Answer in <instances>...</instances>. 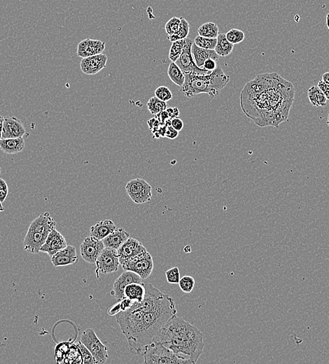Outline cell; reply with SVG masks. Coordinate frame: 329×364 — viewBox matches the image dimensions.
Wrapping results in <instances>:
<instances>
[{
  "instance_id": "cell-48",
  "label": "cell",
  "mask_w": 329,
  "mask_h": 364,
  "mask_svg": "<svg viewBox=\"0 0 329 364\" xmlns=\"http://www.w3.org/2000/svg\"><path fill=\"white\" fill-rule=\"evenodd\" d=\"M4 117L0 116V140L2 139L3 125H4Z\"/></svg>"
},
{
  "instance_id": "cell-44",
  "label": "cell",
  "mask_w": 329,
  "mask_h": 364,
  "mask_svg": "<svg viewBox=\"0 0 329 364\" xmlns=\"http://www.w3.org/2000/svg\"><path fill=\"white\" fill-rule=\"evenodd\" d=\"M171 125L177 131H181L184 128V122L179 117L171 119Z\"/></svg>"
},
{
  "instance_id": "cell-5",
  "label": "cell",
  "mask_w": 329,
  "mask_h": 364,
  "mask_svg": "<svg viewBox=\"0 0 329 364\" xmlns=\"http://www.w3.org/2000/svg\"><path fill=\"white\" fill-rule=\"evenodd\" d=\"M143 357L146 364H193L190 359L178 355L162 344L155 342L146 346Z\"/></svg>"
},
{
  "instance_id": "cell-15",
  "label": "cell",
  "mask_w": 329,
  "mask_h": 364,
  "mask_svg": "<svg viewBox=\"0 0 329 364\" xmlns=\"http://www.w3.org/2000/svg\"><path fill=\"white\" fill-rule=\"evenodd\" d=\"M108 57L103 53L82 58L80 64L81 71L87 75H94L105 68Z\"/></svg>"
},
{
  "instance_id": "cell-40",
  "label": "cell",
  "mask_w": 329,
  "mask_h": 364,
  "mask_svg": "<svg viewBox=\"0 0 329 364\" xmlns=\"http://www.w3.org/2000/svg\"><path fill=\"white\" fill-rule=\"evenodd\" d=\"M155 96L161 100L167 102L172 99V93L166 86H160L155 91Z\"/></svg>"
},
{
  "instance_id": "cell-45",
  "label": "cell",
  "mask_w": 329,
  "mask_h": 364,
  "mask_svg": "<svg viewBox=\"0 0 329 364\" xmlns=\"http://www.w3.org/2000/svg\"><path fill=\"white\" fill-rule=\"evenodd\" d=\"M317 86L322 91L325 97H327V100L329 101V85L326 84L323 80L321 79L317 84Z\"/></svg>"
},
{
  "instance_id": "cell-32",
  "label": "cell",
  "mask_w": 329,
  "mask_h": 364,
  "mask_svg": "<svg viewBox=\"0 0 329 364\" xmlns=\"http://www.w3.org/2000/svg\"><path fill=\"white\" fill-rule=\"evenodd\" d=\"M133 303H134L133 300L127 298L118 300L117 303L112 305V306L108 308L107 313H108L110 316H115V315H117L118 313H121V312L129 309L130 307L133 305Z\"/></svg>"
},
{
  "instance_id": "cell-46",
  "label": "cell",
  "mask_w": 329,
  "mask_h": 364,
  "mask_svg": "<svg viewBox=\"0 0 329 364\" xmlns=\"http://www.w3.org/2000/svg\"><path fill=\"white\" fill-rule=\"evenodd\" d=\"M216 68H217V66H216V61L212 59L207 60L205 62L204 65H203V68L208 70V71L212 72Z\"/></svg>"
},
{
  "instance_id": "cell-36",
  "label": "cell",
  "mask_w": 329,
  "mask_h": 364,
  "mask_svg": "<svg viewBox=\"0 0 329 364\" xmlns=\"http://www.w3.org/2000/svg\"><path fill=\"white\" fill-rule=\"evenodd\" d=\"M226 37L233 45L240 43L245 38V35L242 30L238 29H231L226 34Z\"/></svg>"
},
{
  "instance_id": "cell-22",
  "label": "cell",
  "mask_w": 329,
  "mask_h": 364,
  "mask_svg": "<svg viewBox=\"0 0 329 364\" xmlns=\"http://www.w3.org/2000/svg\"><path fill=\"white\" fill-rule=\"evenodd\" d=\"M130 238V234L123 228H117L109 236L102 240L105 247L118 250L120 246Z\"/></svg>"
},
{
  "instance_id": "cell-54",
  "label": "cell",
  "mask_w": 329,
  "mask_h": 364,
  "mask_svg": "<svg viewBox=\"0 0 329 364\" xmlns=\"http://www.w3.org/2000/svg\"><path fill=\"white\" fill-rule=\"evenodd\" d=\"M1 168H0V174H1Z\"/></svg>"
},
{
  "instance_id": "cell-37",
  "label": "cell",
  "mask_w": 329,
  "mask_h": 364,
  "mask_svg": "<svg viewBox=\"0 0 329 364\" xmlns=\"http://www.w3.org/2000/svg\"><path fill=\"white\" fill-rule=\"evenodd\" d=\"M179 286L182 291L187 293H190L194 289V278L188 275L184 276L182 279H180Z\"/></svg>"
},
{
  "instance_id": "cell-28",
  "label": "cell",
  "mask_w": 329,
  "mask_h": 364,
  "mask_svg": "<svg viewBox=\"0 0 329 364\" xmlns=\"http://www.w3.org/2000/svg\"><path fill=\"white\" fill-rule=\"evenodd\" d=\"M309 102L314 107H324L327 104V99L317 86L309 88L307 91Z\"/></svg>"
},
{
  "instance_id": "cell-29",
  "label": "cell",
  "mask_w": 329,
  "mask_h": 364,
  "mask_svg": "<svg viewBox=\"0 0 329 364\" xmlns=\"http://www.w3.org/2000/svg\"><path fill=\"white\" fill-rule=\"evenodd\" d=\"M167 74H168L169 78H170L171 81L174 84L180 86V87H182L184 84H185V73L179 68L178 65L176 64L175 63H174V62H172L169 65Z\"/></svg>"
},
{
  "instance_id": "cell-2",
  "label": "cell",
  "mask_w": 329,
  "mask_h": 364,
  "mask_svg": "<svg viewBox=\"0 0 329 364\" xmlns=\"http://www.w3.org/2000/svg\"><path fill=\"white\" fill-rule=\"evenodd\" d=\"M152 342L162 344L195 364L204 349L203 334L196 326L177 315L161 328Z\"/></svg>"
},
{
  "instance_id": "cell-39",
  "label": "cell",
  "mask_w": 329,
  "mask_h": 364,
  "mask_svg": "<svg viewBox=\"0 0 329 364\" xmlns=\"http://www.w3.org/2000/svg\"><path fill=\"white\" fill-rule=\"evenodd\" d=\"M76 346L79 347L80 351H81V354H82L83 364H96V361L94 359V356L91 353L89 349L84 345L81 341L76 344Z\"/></svg>"
},
{
  "instance_id": "cell-9",
  "label": "cell",
  "mask_w": 329,
  "mask_h": 364,
  "mask_svg": "<svg viewBox=\"0 0 329 364\" xmlns=\"http://www.w3.org/2000/svg\"><path fill=\"white\" fill-rule=\"evenodd\" d=\"M123 270L131 271L140 276L142 280L147 279L154 269L152 256L148 251L136 256L122 265Z\"/></svg>"
},
{
  "instance_id": "cell-17",
  "label": "cell",
  "mask_w": 329,
  "mask_h": 364,
  "mask_svg": "<svg viewBox=\"0 0 329 364\" xmlns=\"http://www.w3.org/2000/svg\"><path fill=\"white\" fill-rule=\"evenodd\" d=\"M105 42L100 40L86 39L79 42L76 53L78 56L82 58L101 54L105 49Z\"/></svg>"
},
{
  "instance_id": "cell-8",
  "label": "cell",
  "mask_w": 329,
  "mask_h": 364,
  "mask_svg": "<svg viewBox=\"0 0 329 364\" xmlns=\"http://www.w3.org/2000/svg\"><path fill=\"white\" fill-rule=\"evenodd\" d=\"M185 45L184 47L183 51L181 54L180 58L175 62L176 64L178 65L179 68L182 70L184 73L187 74H193L197 75L209 74L211 71L199 68L195 64V60L193 59V55L191 53V47L193 41L190 38L185 39Z\"/></svg>"
},
{
  "instance_id": "cell-43",
  "label": "cell",
  "mask_w": 329,
  "mask_h": 364,
  "mask_svg": "<svg viewBox=\"0 0 329 364\" xmlns=\"http://www.w3.org/2000/svg\"><path fill=\"white\" fill-rule=\"evenodd\" d=\"M179 135V131L176 130L172 125H167L166 129L165 137L170 140H175Z\"/></svg>"
},
{
  "instance_id": "cell-41",
  "label": "cell",
  "mask_w": 329,
  "mask_h": 364,
  "mask_svg": "<svg viewBox=\"0 0 329 364\" xmlns=\"http://www.w3.org/2000/svg\"><path fill=\"white\" fill-rule=\"evenodd\" d=\"M166 279L170 284H179L180 280V272L179 267H175L165 272Z\"/></svg>"
},
{
  "instance_id": "cell-13",
  "label": "cell",
  "mask_w": 329,
  "mask_h": 364,
  "mask_svg": "<svg viewBox=\"0 0 329 364\" xmlns=\"http://www.w3.org/2000/svg\"><path fill=\"white\" fill-rule=\"evenodd\" d=\"M117 251L119 256L120 264L122 266L147 250L141 242L130 237Z\"/></svg>"
},
{
  "instance_id": "cell-34",
  "label": "cell",
  "mask_w": 329,
  "mask_h": 364,
  "mask_svg": "<svg viewBox=\"0 0 329 364\" xmlns=\"http://www.w3.org/2000/svg\"><path fill=\"white\" fill-rule=\"evenodd\" d=\"M185 42V40H182L172 42V45L170 47V52H169V58H170L171 61L175 63L177 60L180 58L182 51H183Z\"/></svg>"
},
{
  "instance_id": "cell-27",
  "label": "cell",
  "mask_w": 329,
  "mask_h": 364,
  "mask_svg": "<svg viewBox=\"0 0 329 364\" xmlns=\"http://www.w3.org/2000/svg\"><path fill=\"white\" fill-rule=\"evenodd\" d=\"M216 39L217 43L214 49L215 52L221 57L228 56L231 54L234 50V45L226 39V34L220 33Z\"/></svg>"
},
{
  "instance_id": "cell-52",
  "label": "cell",
  "mask_w": 329,
  "mask_h": 364,
  "mask_svg": "<svg viewBox=\"0 0 329 364\" xmlns=\"http://www.w3.org/2000/svg\"><path fill=\"white\" fill-rule=\"evenodd\" d=\"M5 210L4 206L2 205V202H0V212H4Z\"/></svg>"
},
{
  "instance_id": "cell-7",
  "label": "cell",
  "mask_w": 329,
  "mask_h": 364,
  "mask_svg": "<svg viewBox=\"0 0 329 364\" xmlns=\"http://www.w3.org/2000/svg\"><path fill=\"white\" fill-rule=\"evenodd\" d=\"M125 191L130 199L136 204H144L151 201L152 188L143 179H135L127 183Z\"/></svg>"
},
{
  "instance_id": "cell-31",
  "label": "cell",
  "mask_w": 329,
  "mask_h": 364,
  "mask_svg": "<svg viewBox=\"0 0 329 364\" xmlns=\"http://www.w3.org/2000/svg\"><path fill=\"white\" fill-rule=\"evenodd\" d=\"M180 27L179 28L178 32L174 34V35L167 36V40L170 41V42H174L176 41L185 40L189 34L190 25L188 21L183 17L180 18Z\"/></svg>"
},
{
  "instance_id": "cell-18",
  "label": "cell",
  "mask_w": 329,
  "mask_h": 364,
  "mask_svg": "<svg viewBox=\"0 0 329 364\" xmlns=\"http://www.w3.org/2000/svg\"><path fill=\"white\" fill-rule=\"evenodd\" d=\"M26 130L24 124L14 117H4L2 139L24 138Z\"/></svg>"
},
{
  "instance_id": "cell-1",
  "label": "cell",
  "mask_w": 329,
  "mask_h": 364,
  "mask_svg": "<svg viewBox=\"0 0 329 364\" xmlns=\"http://www.w3.org/2000/svg\"><path fill=\"white\" fill-rule=\"evenodd\" d=\"M294 96L292 83L277 73H265L247 83L239 99L242 112L256 125L278 128L288 120Z\"/></svg>"
},
{
  "instance_id": "cell-24",
  "label": "cell",
  "mask_w": 329,
  "mask_h": 364,
  "mask_svg": "<svg viewBox=\"0 0 329 364\" xmlns=\"http://www.w3.org/2000/svg\"><path fill=\"white\" fill-rule=\"evenodd\" d=\"M116 228L117 226L112 220H104V221L97 222L95 225L91 226L90 236L94 237L95 239L102 241L104 238L115 231Z\"/></svg>"
},
{
  "instance_id": "cell-47",
  "label": "cell",
  "mask_w": 329,
  "mask_h": 364,
  "mask_svg": "<svg viewBox=\"0 0 329 364\" xmlns=\"http://www.w3.org/2000/svg\"><path fill=\"white\" fill-rule=\"evenodd\" d=\"M166 111H167V114H168L170 119L176 118V117H179V116H180V109L177 108V107H172V108L168 109L167 108Z\"/></svg>"
},
{
  "instance_id": "cell-14",
  "label": "cell",
  "mask_w": 329,
  "mask_h": 364,
  "mask_svg": "<svg viewBox=\"0 0 329 364\" xmlns=\"http://www.w3.org/2000/svg\"><path fill=\"white\" fill-rule=\"evenodd\" d=\"M133 282L141 283V282H142V279L135 272H131V271L124 270V272L115 280L111 293L112 295H114V297L117 300L123 299L125 298L124 290L125 287L130 283H133Z\"/></svg>"
},
{
  "instance_id": "cell-30",
  "label": "cell",
  "mask_w": 329,
  "mask_h": 364,
  "mask_svg": "<svg viewBox=\"0 0 329 364\" xmlns=\"http://www.w3.org/2000/svg\"><path fill=\"white\" fill-rule=\"evenodd\" d=\"M198 35L206 38L216 39L219 35V27L214 23L203 24L198 30Z\"/></svg>"
},
{
  "instance_id": "cell-16",
  "label": "cell",
  "mask_w": 329,
  "mask_h": 364,
  "mask_svg": "<svg viewBox=\"0 0 329 364\" xmlns=\"http://www.w3.org/2000/svg\"><path fill=\"white\" fill-rule=\"evenodd\" d=\"M67 246L68 244L65 237L55 228L48 234L45 244L41 248L40 251L47 253L50 257H51Z\"/></svg>"
},
{
  "instance_id": "cell-53",
  "label": "cell",
  "mask_w": 329,
  "mask_h": 364,
  "mask_svg": "<svg viewBox=\"0 0 329 364\" xmlns=\"http://www.w3.org/2000/svg\"><path fill=\"white\" fill-rule=\"evenodd\" d=\"M327 124H328V125L329 126V113L328 115V120H327Z\"/></svg>"
},
{
  "instance_id": "cell-4",
  "label": "cell",
  "mask_w": 329,
  "mask_h": 364,
  "mask_svg": "<svg viewBox=\"0 0 329 364\" xmlns=\"http://www.w3.org/2000/svg\"><path fill=\"white\" fill-rule=\"evenodd\" d=\"M144 314L139 302L134 301L129 309L117 315V323L128 340L130 352L138 357H143L145 350L142 342Z\"/></svg>"
},
{
  "instance_id": "cell-3",
  "label": "cell",
  "mask_w": 329,
  "mask_h": 364,
  "mask_svg": "<svg viewBox=\"0 0 329 364\" xmlns=\"http://www.w3.org/2000/svg\"><path fill=\"white\" fill-rule=\"evenodd\" d=\"M185 82L180 91L188 98L200 94H207L211 99L214 98L230 81V76L225 74L221 67H217L209 74L185 73Z\"/></svg>"
},
{
  "instance_id": "cell-11",
  "label": "cell",
  "mask_w": 329,
  "mask_h": 364,
  "mask_svg": "<svg viewBox=\"0 0 329 364\" xmlns=\"http://www.w3.org/2000/svg\"><path fill=\"white\" fill-rule=\"evenodd\" d=\"M95 264L97 266L96 274L97 277H99V272L104 275H108L117 272L120 265L118 251L112 248L105 247L97 258Z\"/></svg>"
},
{
  "instance_id": "cell-10",
  "label": "cell",
  "mask_w": 329,
  "mask_h": 364,
  "mask_svg": "<svg viewBox=\"0 0 329 364\" xmlns=\"http://www.w3.org/2000/svg\"><path fill=\"white\" fill-rule=\"evenodd\" d=\"M144 284L145 287L144 299L142 301L139 302V303L140 308L144 313L156 309L172 298L170 295L162 293L149 282H145Z\"/></svg>"
},
{
  "instance_id": "cell-25",
  "label": "cell",
  "mask_w": 329,
  "mask_h": 364,
  "mask_svg": "<svg viewBox=\"0 0 329 364\" xmlns=\"http://www.w3.org/2000/svg\"><path fill=\"white\" fill-rule=\"evenodd\" d=\"M25 147L24 138L1 139L0 140V149L6 154L20 153Z\"/></svg>"
},
{
  "instance_id": "cell-49",
  "label": "cell",
  "mask_w": 329,
  "mask_h": 364,
  "mask_svg": "<svg viewBox=\"0 0 329 364\" xmlns=\"http://www.w3.org/2000/svg\"><path fill=\"white\" fill-rule=\"evenodd\" d=\"M322 80L326 83V84L329 85V72L328 73H324L322 74Z\"/></svg>"
},
{
  "instance_id": "cell-21",
  "label": "cell",
  "mask_w": 329,
  "mask_h": 364,
  "mask_svg": "<svg viewBox=\"0 0 329 364\" xmlns=\"http://www.w3.org/2000/svg\"><path fill=\"white\" fill-rule=\"evenodd\" d=\"M48 236L28 230L24 238V249L30 254H38Z\"/></svg>"
},
{
  "instance_id": "cell-38",
  "label": "cell",
  "mask_w": 329,
  "mask_h": 364,
  "mask_svg": "<svg viewBox=\"0 0 329 364\" xmlns=\"http://www.w3.org/2000/svg\"><path fill=\"white\" fill-rule=\"evenodd\" d=\"M180 18L172 17L170 20L167 21V24L164 26V30H165L167 36L177 33L178 32L179 28H180Z\"/></svg>"
},
{
  "instance_id": "cell-19",
  "label": "cell",
  "mask_w": 329,
  "mask_h": 364,
  "mask_svg": "<svg viewBox=\"0 0 329 364\" xmlns=\"http://www.w3.org/2000/svg\"><path fill=\"white\" fill-rule=\"evenodd\" d=\"M55 226L56 221L54 218L50 216L49 212H45L32 221L28 230L48 236L50 232L55 229Z\"/></svg>"
},
{
  "instance_id": "cell-23",
  "label": "cell",
  "mask_w": 329,
  "mask_h": 364,
  "mask_svg": "<svg viewBox=\"0 0 329 364\" xmlns=\"http://www.w3.org/2000/svg\"><path fill=\"white\" fill-rule=\"evenodd\" d=\"M191 53L195 64L199 68H203V65L207 60L212 59L216 62L219 60V55L215 52L214 50L200 48L195 45L194 42L192 45Z\"/></svg>"
},
{
  "instance_id": "cell-6",
  "label": "cell",
  "mask_w": 329,
  "mask_h": 364,
  "mask_svg": "<svg viewBox=\"0 0 329 364\" xmlns=\"http://www.w3.org/2000/svg\"><path fill=\"white\" fill-rule=\"evenodd\" d=\"M80 341L89 349L97 364H105L108 359V347L105 345L92 329H87L82 333Z\"/></svg>"
},
{
  "instance_id": "cell-50",
  "label": "cell",
  "mask_w": 329,
  "mask_h": 364,
  "mask_svg": "<svg viewBox=\"0 0 329 364\" xmlns=\"http://www.w3.org/2000/svg\"><path fill=\"white\" fill-rule=\"evenodd\" d=\"M191 249H190V246H187L185 248V251L186 253H190Z\"/></svg>"
},
{
  "instance_id": "cell-12",
  "label": "cell",
  "mask_w": 329,
  "mask_h": 364,
  "mask_svg": "<svg viewBox=\"0 0 329 364\" xmlns=\"http://www.w3.org/2000/svg\"><path fill=\"white\" fill-rule=\"evenodd\" d=\"M105 249L103 242L94 237H87L80 245L81 257L89 264H95L97 258Z\"/></svg>"
},
{
  "instance_id": "cell-33",
  "label": "cell",
  "mask_w": 329,
  "mask_h": 364,
  "mask_svg": "<svg viewBox=\"0 0 329 364\" xmlns=\"http://www.w3.org/2000/svg\"><path fill=\"white\" fill-rule=\"evenodd\" d=\"M146 106H147L150 113L154 114V115H157V114L161 113L167 108V102L161 100L156 96L149 99Z\"/></svg>"
},
{
  "instance_id": "cell-51",
  "label": "cell",
  "mask_w": 329,
  "mask_h": 364,
  "mask_svg": "<svg viewBox=\"0 0 329 364\" xmlns=\"http://www.w3.org/2000/svg\"><path fill=\"white\" fill-rule=\"evenodd\" d=\"M326 20H327V25L329 30V14H327V17H326Z\"/></svg>"
},
{
  "instance_id": "cell-20",
  "label": "cell",
  "mask_w": 329,
  "mask_h": 364,
  "mask_svg": "<svg viewBox=\"0 0 329 364\" xmlns=\"http://www.w3.org/2000/svg\"><path fill=\"white\" fill-rule=\"evenodd\" d=\"M50 261L55 267L71 265L77 262L78 256L74 246L68 245L64 249L58 251L50 257Z\"/></svg>"
},
{
  "instance_id": "cell-35",
  "label": "cell",
  "mask_w": 329,
  "mask_h": 364,
  "mask_svg": "<svg viewBox=\"0 0 329 364\" xmlns=\"http://www.w3.org/2000/svg\"><path fill=\"white\" fill-rule=\"evenodd\" d=\"M193 42L197 47L205 49L214 50L217 43V39L206 38V37H200L198 35L195 37Z\"/></svg>"
},
{
  "instance_id": "cell-26",
  "label": "cell",
  "mask_w": 329,
  "mask_h": 364,
  "mask_svg": "<svg viewBox=\"0 0 329 364\" xmlns=\"http://www.w3.org/2000/svg\"><path fill=\"white\" fill-rule=\"evenodd\" d=\"M145 294L144 284L133 282L125 287V298H129L133 301L141 302L144 299Z\"/></svg>"
},
{
  "instance_id": "cell-42",
  "label": "cell",
  "mask_w": 329,
  "mask_h": 364,
  "mask_svg": "<svg viewBox=\"0 0 329 364\" xmlns=\"http://www.w3.org/2000/svg\"><path fill=\"white\" fill-rule=\"evenodd\" d=\"M9 194V187L4 179L0 178V202H4Z\"/></svg>"
}]
</instances>
